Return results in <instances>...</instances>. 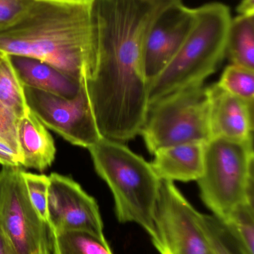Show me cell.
Here are the masks:
<instances>
[{
    "label": "cell",
    "instance_id": "cell-13",
    "mask_svg": "<svg viewBox=\"0 0 254 254\" xmlns=\"http://www.w3.org/2000/svg\"><path fill=\"white\" fill-rule=\"evenodd\" d=\"M21 85L65 98L76 97L83 80H77L56 67L35 58L8 55Z\"/></svg>",
    "mask_w": 254,
    "mask_h": 254
},
{
    "label": "cell",
    "instance_id": "cell-23",
    "mask_svg": "<svg viewBox=\"0 0 254 254\" xmlns=\"http://www.w3.org/2000/svg\"><path fill=\"white\" fill-rule=\"evenodd\" d=\"M19 118L8 107L0 103V140L14 148L19 152L17 140Z\"/></svg>",
    "mask_w": 254,
    "mask_h": 254
},
{
    "label": "cell",
    "instance_id": "cell-20",
    "mask_svg": "<svg viewBox=\"0 0 254 254\" xmlns=\"http://www.w3.org/2000/svg\"><path fill=\"white\" fill-rule=\"evenodd\" d=\"M248 254H254V203L239 204L223 221Z\"/></svg>",
    "mask_w": 254,
    "mask_h": 254
},
{
    "label": "cell",
    "instance_id": "cell-11",
    "mask_svg": "<svg viewBox=\"0 0 254 254\" xmlns=\"http://www.w3.org/2000/svg\"><path fill=\"white\" fill-rule=\"evenodd\" d=\"M195 20V8L185 5L182 0L166 7L155 19L143 52V66L149 86L175 56Z\"/></svg>",
    "mask_w": 254,
    "mask_h": 254
},
{
    "label": "cell",
    "instance_id": "cell-14",
    "mask_svg": "<svg viewBox=\"0 0 254 254\" xmlns=\"http://www.w3.org/2000/svg\"><path fill=\"white\" fill-rule=\"evenodd\" d=\"M204 143H186L158 149L150 163L160 180L198 181L204 169Z\"/></svg>",
    "mask_w": 254,
    "mask_h": 254
},
{
    "label": "cell",
    "instance_id": "cell-2",
    "mask_svg": "<svg viewBox=\"0 0 254 254\" xmlns=\"http://www.w3.org/2000/svg\"><path fill=\"white\" fill-rule=\"evenodd\" d=\"M93 0H34L16 22L0 28V51L47 63L77 80L94 62Z\"/></svg>",
    "mask_w": 254,
    "mask_h": 254
},
{
    "label": "cell",
    "instance_id": "cell-5",
    "mask_svg": "<svg viewBox=\"0 0 254 254\" xmlns=\"http://www.w3.org/2000/svg\"><path fill=\"white\" fill-rule=\"evenodd\" d=\"M253 144L213 138L204 146V169L197 182L203 202L221 220L241 203H254Z\"/></svg>",
    "mask_w": 254,
    "mask_h": 254
},
{
    "label": "cell",
    "instance_id": "cell-8",
    "mask_svg": "<svg viewBox=\"0 0 254 254\" xmlns=\"http://www.w3.org/2000/svg\"><path fill=\"white\" fill-rule=\"evenodd\" d=\"M200 213L183 196L174 182L161 180L152 243L160 254H212L200 228Z\"/></svg>",
    "mask_w": 254,
    "mask_h": 254
},
{
    "label": "cell",
    "instance_id": "cell-16",
    "mask_svg": "<svg viewBox=\"0 0 254 254\" xmlns=\"http://www.w3.org/2000/svg\"><path fill=\"white\" fill-rule=\"evenodd\" d=\"M225 57L231 64L254 70V16L238 15L232 18Z\"/></svg>",
    "mask_w": 254,
    "mask_h": 254
},
{
    "label": "cell",
    "instance_id": "cell-15",
    "mask_svg": "<svg viewBox=\"0 0 254 254\" xmlns=\"http://www.w3.org/2000/svg\"><path fill=\"white\" fill-rule=\"evenodd\" d=\"M17 140L23 167L43 171L55 160L56 148L52 135L28 108L19 118Z\"/></svg>",
    "mask_w": 254,
    "mask_h": 254
},
{
    "label": "cell",
    "instance_id": "cell-10",
    "mask_svg": "<svg viewBox=\"0 0 254 254\" xmlns=\"http://www.w3.org/2000/svg\"><path fill=\"white\" fill-rule=\"evenodd\" d=\"M49 180V231H85L105 237L102 218L95 198L70 178L53 173Z\"/></svg>",
    "mask_w": 254,
    "mask_h": 254
},
{
    "label": "cell",
    "instance_id": "cell-25",
    "mask_svg": "<svg viewBox=\"0 0 254 254\" xmlns=\"http://www.w3.org/2000/svg\"><path fill=\"white\" fill-rule=\"evenodd\" d=\"M0 164L7 167L22 166L20 153L2 140H0Z\"/></svg>",
    "mask_w": 254,
    "mask_h": 254
},
{
    "label": "cell",
    "instance_id": "cell-1",
    "mask_svg": "<svg viewBox=\"0 0 254 254\" xmlns=\"http://www.w3.org/2000/svg\"><path fill=\"white\" fill-rule=\"evenodd\" d=\"M180 0H93L94 62L86 89L94 114L110 123L144 117L149 82L143 52L160 13Z\"/></svg>",
    "mask_w": 254,
    "mask_h": 254
},
{
    "label": "cell",
    "instance_id": "cell-4",
    "mask_svg": "<svg viewBox=\"0 0 254 254\" xmlns=\"http://www.w3.org/2000/svg\"><path fill=\"white\" fill-rule=\"evenodd\" d=\"M196 20L187 38L164 71L149 86V105L159 98L202 84L225 58L232 16L229 7L210 2L195 8Z\"/></svg>",
    "mask_w": 254,
    "mask_h": 254
},
{
    "label": "cell",
    "instance_id": "cell-17",
    "mask_svg": "<svg viewBox=\"0 0 254 254\" xmlns=\"http://www.w3.org/2000/svg\"><path fill=\"white\" fill-rule=\"evenodd\" d=\"M52 254H114L105 237L85 231H52Z\"/></svg>",
    "mask_w": 254,
    "mask_h": 254
},
{
    "label": "cell",
    "instance_id": "cell-26",
    "mask_svg": "<svg viewBox=\"0 0 254 254\" xmlns=\"http://www.w3.org/2000/svg\"><path fill=\"white\" fill-rule=\"evenodd\" d=\"M237 10L239 15L254 16V0H241Z\"/></svg>",
    "mask_w": 254,
    "mask_h": 254
},
{
    "label": "cell",
    "instance_id": "cell-9",
    "mask_svg": "<svg viewBox=\"0 0 254 254\" xmlns=\"http://www.w3.org/2000/svg\"><path fill=\"white\" fill-rule=\"evenodd\" d=\"M86 80L82 82L79 93L73 98L22 87L27 107L45 127L73 144L89 149L102 136L94 117Z\"/></svg>",
    "mask_w": 254,
    "mask_h": 254
},
{
    "label": "cell",
    "instance_id": "cell-21",
    "mask_svg": "<svg viewBox=\"0 0 254 254\" xmlns=\"http://www.w3.org/2000/svg\"><path fill=\"white\" fill-rule=\"evenodd\" d=\"M217 83L224 90L254 104V70L231 64L225 68Z\"/></svg>",
    "mask_w": 254,
    "mask_h": 254
},
{
    "label": "cell",
    "instance_id": "cell-19",
    "mask_svg": "<svg viewBox=\"0 0 254 254\" xmlns=\"http://www.w3.org/2000/svg\"><path fill=\"white\" fill-rule=\"evenodd\" d=\"M0 103L10 108L18 118L28 107L24 97L23 87L10 64L7 54L0 51Z\"/></svg>",
    "mask_w": 254,
    "mask_h": 254
},
{
    "label": "cell",
    "instance_id": "cell-22",
    "mask_svg": "<svg viewBox=\"0 0 254 254\" xmlns=\"http://www.w3.org/2000/svg\"><path fill=\"white\" fill-rule=\"evenodd\" d=\"M27 192L31 204L43 221L47 223L49 176L22 171Z\"/></svg>",
    "mask_w": 254,
    "mask_h": 254
},
{
    "label": "cell",
    "instance_id": "cell-3",
    "mask_svg": "<svg viewBox=\"0 0 254 254\" xmlns=\"http://www.w3.org/2000/svg\"><path fill=\"white\" fill-rule=\"evenodd\" d=\"M95 171L113 195L120 223H135L157 240L154 225L161 180L143 157L123 143L102 137L89 148Z\"/></svg>",
    "mask_w": 254,
    "mask_h": 254
},
{
    "label": "cell",
    "instance_id": "cell-27",
    "mask_svg": "<svg viewBox=\"0 0 254 254\" xmlns=\"http://www.w3.org/2000/svg\"><path fill=\"white\" fill-rule=\"evenodd\" d=\"M0 254H13L1 231H0Z\"/></svg>",
    "mask_w": 254,
    "mask_h": 254
},
{
    "label": "cell",
    "instance_id": "cell-12",
    "mask_svg": "<svg viewBox=\"0 0 254 254\" xmlns=\"http://www.w3.org/2000/svg\"><path fill=\"white\" fill-rule=\"evenodd\" d=\"M211 139L254 143V104L227 91L217 83L207 86Z\"/></svg>",
    "mask_w": 254,
    "mask_h": 254
},
{
    "label": "cell",
    "instance_id": "cell-6",
    "mask_svg": "<svg viewBox=\"0 0 254 254\" xmlns=\"http://www.w3.org/2000/svg\"><path fill=\"white\" fill-rule=\"evenodd\" d=\"M149 152L211 140L207 86L194 85L149 104L140 130Z\"/></svg>",
    "mask_w": 254,
    "mask_h": 254
},
{
    "label": "cell",
    "instance_id": "cell-7",
    "mask_svg": "<svg viewBox=\"0 0 254 254\" xmlns=\"http://www.w3.org/2000/svg\"><path fill=\"white\" fill-rule=\"evenodd\" d=\"M0 231L13 254H52L49 227L31 204L19 167L0 171Z\"/></svg>",
    "mask_w": 254,
    "mask_h": 254
},
{
    "label": "cell",
    "instance_id": "cell-24",
    "mask_svg": "<svg viewBox=\"0 0 254 254\" xmlns=\"http://www.w3.org/2000/svg\"><path fill=\"white\" fill-rule=\"evenodd\" d=\"M34 0H0V28L16 22Z\"/></svg>",
    "mask_w": 254,
    "mask_h": 254
},
{
    "label": "cell",
    "instance_id": "cell-18",
    "mask_svg": "<svg viewBox=\"0 0 254 254\" xmlns=\"http://www.w3.org/2000/svg\"><path fill=\"white\" fill-rule=\"evenodd\" d=\"M199 225L212 254H248L228 225L219 218L200 213Z\"/></svg>",
    "mask_w": 254,
    "mask_h": 254
}]
</instances>
